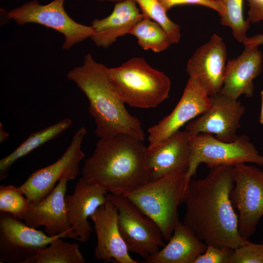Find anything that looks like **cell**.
<instances>
[{
	"mask_svg": "<svg viewBox=\"0 0 263 263\" xmlns=\"http://www.w3.org/2000/svg\"><path fill=\"white\" fill-rule=\"evenodd\" d=\"M84 127L74 134L72 141L61 156L55 163L32 173L25 182L19 186L29 203L38 202L46 196L62 179H75L79 173V163L85 156L81 149L83 140L87 134Z\"/></svg>",
	"mask_w": 263,
	"mask_h": 263,
	"instance_id": "cell-10",
	"label": "cell"
},
{
	"mask_svg": "<svg viewBox=\"0 0 263 263\" xmlns=\"http://www.w3.org/2000/svg\"><path fill=\"white\" fill-rule=\"evenodd\" d=\"M190 157L189 134L186 130L177 131L154 147H147L145 164L150 181L174 171H188Z\"/></svg>",
	"mask_w": 263,
	"mask_h": 263,
	"instance_id": "cell-17",
	"label": "cell"
},
{
	"mask_svg": "<svg viewBox=\"0 0 263 263\" xmlns=\"http://www.w3.org/2000/svg\"><path fill=\"white\" fill-rule=\"evenodd\" d=\"M9 137L8 133L3 129L2 124L0 123V143H3L6 141Z\"/></svg>",
	"mask_w": 263,
	"mask_h": 263,
	"instance_id": "cell-33",
	"label": "cell"
},
{
	"mask_svg": "<svg viewBox=\"0 0 263 263\" xmlns=\"http://www.w3.org/2000/svg\"><path fill=\"white\" fill-rule=\"evenodd\" d=\"M262 243H263V240L261 242Z\"/></svg>",
	"mask_w": 263,
	"mask_h": 263,
	"instance_id": "cell-37",
	"label": "cell"
},
{
	"mask_svg": "<svg viewBox=\"0 0 263 263\" xmlns=\"http://www.w3.org/2000/svg\"><path fill=\"white\" fill-rule=\"evenodd\" d=\"M107 73L120 97L132 107L154 108L169 97V77L143 57H133L118 67L108 68Z\"/></svg>",
	"mask_w": 263,
	"mask_h": 263,
	"instance_id": "cell-5",
	"label": "cell"
},
{
	"mask_svg": "<svg viewBox=\"0 0 263 263\" xmlns=\"http://www.w3.org/2000/svg\"><path fill=\"white\" fill-rule=\"evenodd\" d=\"M108 193L101 187L81 177L73 194L65 196L68 219L77 240L84 243L89 239L93 230L87 219L106 202Z\"/></svg>",
	"mask_w": 263,
	"mask_h": 263,
	"instance_id": "cell-18",
	"label": "cell"
},
{
	"mask_svg": "<svg viewBox=\"0 0 263 263\" xmlns=\"http://www.w3.org/2000/svg\"><path fill=\"white\" fill-rule=\"evenodd\" d=\"M249 9L247 19L250 22L263 21V3L256 2L251 0H247Z\"/></svg>",
	"mask_w": 263,
	"mask_h": 263,
	"instance_id": "cell-31",
	"label": "cell"
},
{
	"mask_svg": "<svg viewBox=\"0 0 263 263\" xmlns=\"http://www.w3.org/2000/svg\"><path fill=\"white\" fill-rule=\"evenodd\" d=\"M168 243L145 260L146 263H194L204 253L207 245L179 220Z\"/></svg>",
	"mask_w": 263,
	"mask_h": 263,
	"instance_id": "cell-21",
	"label": "cell"
},
{
	"mask_svg": "<svg viewBox=\"0 0 263 263\" xmlns=\"http://www.w3.org/2000/svg\"><path fill=\"white\" fill-rule=\"evenodd\" d=\"M256 2L263 3V0H251Z\"/></svg>",
	"mask_w": 263,
	"mask_h": 263,
	"instance_id": "cell-36",
	"label": "cell"
},
{
	"mask_svg": "<svg viewBox=\"0 0 263 263\" xmlns=\"http://www.w3.org/2000/svg\"><path fill=\"white\" fill-rule=\"evenodd\" d=\"M244 47H259L263 44V34H259L247 37L244 41Z\"/></svg>",
	"mask_w": 263,
	"mask_h": 263,
	"instance_id": "cell-32",
	"label": "cell"
},
{
	"mask_svg": "<svg viewBox=\"0 0 263 263\" xmlns=\"http://www.w3.org/2000/svg\"><path fill=\"white\" fill-rule=\"evenodd\" d=\"M230 263H263V243L249 241L235 249Z\"/></svg>",
	"mask_w": 263,
	"mask_h": 263,
	"instance_id": "cell-28",
	"label": "cell"
},
{
	"mask_svg": "<svg viewBox=\"0 0 263 263\" xmlns=\"http://www.w3.org/2000/svg\"><path fill=\"white\" fill-rule=\"evenodd\" d=\"M189 139L191 157L187 173L191 177L201 163L210 169L246 163L263 166V156L246 135L238 136L231 142L222 141L213 134L205 132L189 134Z\"/></svg>",
	"mask_w": 263,
	"mask_h": 263,
	"instance_id": "cell-6",
	"label": "cell"
},
{
	"mask_svg": "<svg viewBox=\"0 0 263 263\" xmlns=\"http://www.w3.org/2000/svg\"><path fill=\"white\" fill-rule=\"evenodd\" d=\"M260 95L262 101V106L259 117V122L261 124H263V90L261 92Z\"/></svg>",
	"mask_w": 263,
	"mask_h": 263,
	"instance_id": "cell-34",
	"label": "cell"
},
{
	"mask_svg": "<svg viewBox=\"0 0 263 263\" xmlns=\"http://www.w3.org/2000/svg\"><path fill=\"white\" fill-rule=\"evenodd\" d=\"M63 234L53 237L27 225L12 214H0V261L8 263H26L37 251L48 246Z\"/></svg>",
	"mask_w": 263,
	"mask_h": 263,
	"instance_id": "cell-11",
	"label": "cell"
},
{
	"mask_svg": "<svg viewBox=\"0 0 263 263\" xmlns=\"http://www.w3.org/2000/svg\"><path fill=\"white\" fill-rule=\"evenodd\" d=\"M107 68L87 53L82 64L70 70L67 78L87 98L88 111L95 124L96 137L106 139L126 133L143 141L145 135L141 123L126 110L125 103L110 81Z\"/></svg>",
	"mask_w": 263,
	"mask_h": 263,
	"instance_id": "cell-3",
	"label": "cell"
},
{
	"mask_svg": "<svg viewBox=\"0 0 263 263\" xmlns=\"http://www.w3.org/2000/svg\"><path fill=\"white\" fill-rule=\"evenodd\" d=\"M69 118H65L39 131L31 133L12 152L0 161V180L8 176L12 165L18 159L26 156L36 149L54 139L67 130L72 125Z\"/></svg>",
	"mask_w": 263,
	"mask_h": 263,
	"instance_id": "cell-22",
	"label": "cell"
},
{
	"mask_svg": "<svg viewBox=\"0 0 263 263\" xmlns=\"http://www.w3.org/2000/svg\"><path fill=\"white\" fill-rule=\"evenodd\" d=\"M143 141L126 133L99 139L84 162L82 177L108 193L125 195L150 181Z\"/></svg>",
	"mask_w": 263,
	"mask_h": 263,
	"instance_id": "cell-2",
	"label": "cell"
},
{
	"mask_svg": "<svg viewBox=\"0 0 263 263\" xmlns=\"http://www.w3.org/2000/svg\"><path fill=\"white\" fill-rule=\"evenodd\" d=\"M76 0L79 1V0ZM97 0L98 1H108V2H112L116 3V2H118L123 1L124 0Z\"/></svg>",
	"mask_w": 263,
	"mask_h": 263,
	"instance_id": "cell-35",
	"label": "cell"
},
{
	"mask_svg": "<svg viewBox=\"0 0 263 263\" xmlns=\"http://www.w3.org/2000/svg\"><path fill=\"white\" fill-rule=\"evenodd\" d=\"M166 12L172 7L183 4H195L205 6L216 11L220 17L225 14L224 6L214 0H158Z\"/></svg>",
	"mask_w": 263,
	"mask_h": 263,
	"instance_id": "cell-30",
	"label": "cell"
},
{
	"mask_svg": "<svg viewBox=\"0 0 263 263\" xmlns=\"http://www.w3.org/2000/svg\"><path fill=\"white\" fill-rule=\"evenodd\" d=\"M211 105L210 96L196 79L189 77L179 101L171 113L148 129L147 147L152 148L159 145L184 124L207 111Z\"/></svg>",
	"mask_w": 263,
	"mask_h": 263,
	"instance_id": "cell-13",
	"label": "cell"
},
{
	"mask_svg": "<svg viewBox=\"0 0 263 263\" xmlns=\"http://www.w3.org/2000/svg\"><path fill=\"white\" fill-rule=\"evenodd\" d=\"M234 185L230 193L238 212V229L247 240L253 235L263 216V170L241 163L233 166Z\"/></svg>",
	"mask_w": 263,
	"mask_h": 263,
	"instance_id": "cell-9",
	"label": "cell"
},
{
	"mask_svg": "<svg viewBox=\"0 0 263 263\" xmlns=\"http://www.w3.org/2000/svg\"><path fill=\"white\" fill-rule=\"evenodd\" d=\"M61 238H56L46 247L39 249L26 263H85L79 244L64 242Z\"/></svg>",
	"mask_w": 263,
	"mask_h": 263,
	"instance_id": "cell-24",
	"label": "cell"
},
{
	"mask_svg": "<svg viewBox=\"0 0 263 263\" xmlns=\"http://www.w3.org/2000/svg\"><path fill=\"white\" fill-rule=\"evenodd\" d=\"M226 47L223 39L213 34L206 43L196 49L188 60L186 71L196 79L209 96L220 92L225 78Z\"/></svg>",
	"mask_w": 263,
	"mask_h": 263,
	"instance_id": "cell-14",
	"label": "cell"
},
{
	"mask_svg": "<svg viewBox=\"0 0 263 263\" xmlns=\"http://www.w3.org/2000/svg\"><path fill=\"white\" fill-rule=\"evenodd\" d=\"M210 169L205 177L191 180L184 201L183 223L207 245L235 249L249 241L239 233L238 216L230 198L233 166Z\"/></svg>",
	"mask_w": 263,
	"mask_h": 263,
	"instance_id": "cell-1",
	"label": "cell"
},
{
	"mask_svg": "<svg viewBox=\"0 0 263 263\" xmlns=\"http://www.w3.org/2000/svg\"><path fill=\"white\" fill-rule=\"evenodd\" d=\"M146 17L158 23L165 31L172 43L179 42V25L171 20L158 0H134Z\"/></svg>",
	"mask_w": 263,
	"mask_h": 263,
	"instance_id": "cell-26",
	"label": "cell"
},
{
	"mask_svg": "<svg viewBox=\"0 0 263 263\" xmlns=\"http://www.w3.org/2000/svg\"><path fill=\"white\" fill-rule=\"evenodd\" d=\"M234 249L207 245L205 252L199 255L194 263H230Z\"/></svg>",
	"mask_w": 263,
	"mask_h": 263,
	"instance_id": "cell-29",
	"label": "cell"
},
{
	"mask_svg": "<svg viewBox=\"0 0 263 263\" xmlns=\"http://www.w3.org/2000/svg\"><path fill=\"white\" fill-rule=\"evenodd\" d=\"M145 17L134 0L116 2L110 15L91 22L94 33L90 38L96 46L107 48L118 38L128 34L130 29Z\"/></svg>",
	"mask_w": 263,
	"mask_h": 263,
	"instance_id": "cell-20",
	"label": "cell"
},
{
	"mask_svg": "<svg viewBox=\"0 0 263 263\" xmlns=\"http://www.w3.org/2000/svg\"><path fill=\"white\" fill-rule=\"evenodd\" d=\"M97 238L95 258L104 262L138 263L129 254L118 226V211L115 204L108 199L90 216Z\"/></svg>",
	"mask_w": 263,
	"mask_h": 263,
	"instance_id": "cell-16",
	"label": "cell"
},
{
	"mask_svg": "<svg viewBox=\"0 0 263 263\" xmlns=\"http://www.w3.org/2000/svg\"><path fill=\"white\" fill-rule=\"evenodd\" d=\"M263 55L259 47H244L242 54L229 60L220 93L234 99L242 94L251 97L254 94V79L262 72Z\"/></svg>",
	"mask_w": 263,
	"mask_h": 263,
	"instance_id": "cell-19",
	"label": "cell"
},
{
	"mask_svg": "<svg viewBox=\"0 0 263 263\" xmlns=\"http://www.w3.org/2000/svg\"><path fill=\"white\" fill-rule=\"evenodd\" d=\"M211 105L205 113L188 122L186 131L189 134L205 132L215 134L225 142L234 141L240 127V120L245 108L240 101L220 93L210 96Z\"/></svg>",
	"mask_w": 263,
	"mask_h": 263,
	"instance_id": "cell-12",
	"label": "cell"
},
{
	"mask_svg": "<svg viewBox=\"0 0 263 263\" xmlns=\"http://www.w3.org/2000/svg\"><path fill=\"white\" fill-rule=\"evenodd\" d=\"M191 180L187 171H174L124 196L157 224L168 241L179 221L178 208L184 203Z\"/></svg>",
	"mask_w": 263,
	"mask_h": 263,
	"instance_id": "cell-4",
	"label": "cell"
},
{
	"mask_svg": "<svg viewBox=\"0 0 263 263\" xmlns=\"http://www.w3.org/2000/svg\"><path fill=\"white\" fill-rule=\"evenodd\" d=\"M128 34L136 38L139 45L143 49L155 53L166 50L172 44L164 29L146 17L137 22L130 29Z\"/></svg>",
	"mask_w": 263,
	"mask_h": 263,
	"instance_id": "cell-23",
	"label": "cell"
},
{
	"mask_svg": "<svg viewBox=\"0 0 263 263\" xmlns=\"http://www.w3.org/2000/svg\"><path fill=\"white\" fill-rule=\"evenodd\" d=\"M222 4L225 9V15L220 21L224 26L229 27L234 38L243 43L247 38L246 33L250 22L243 16L244 0H214Z\"/></svg>",
	"mask_w": 263,
	"mask_h": 263,
	"instance_id": "cell-25",
	"label": "cell"
},
{
	"mask_svg": "<svg viewBox=\"0 0 263 263\" xmlns=\"http://www.w3.org/2000/svg\"><path fill=\"white\" fill-rule=\"evenodd\" d=\"M65 0H53L45 5L33 0L5 12L7 19H13L19 25L36 23L51 28L62 34L64 37L63 50H69L94 34L91 26L80 24L72 19L66 12Z\"/></svg>",
	"mask_w": 263,
	"mask_h": 263,
	"instance_id": "cell-7",
	"label": "cell"
},
{
	"mask_svg": "<svg viewBox=\"0 0 263 263\" xmlns=\"http://www.w3.org/2000/svg\"><path fill=\"white\" fill-rule=\"evenodd\" d=\"M19 187L13 185L0 186V211L12 214L22 219L27 210L29 202Z\"/></svg>",
	"mask_w": 263,
	"mask_h": 263,
	"instance_id": "cell-27",
	"label": "cell"
},
{
	"mask_svg": "<svg viewBox=\"0 0 263 263\" xmlns=\"http://www.w3.org/2000/svg\"><path fill=\"white\" fill-rule=\"evenodd\" d=\"M107 197L117 208L119 230L129 251L145 260L165 245L157 224L128 198L111 193Z\"/></svg>",
	"mask_w": 263,
	"mask_h": 263,
	"instance_id": "cell-8",
	"label": "cell"
},
{
	"mask_svg": "<svg viewBox=\"0 0 263 263\" xmlns=\"http://www.w3.org/2000/svg\"><path fill=\"white\" fill-rule=\"evenodd\" d=\"M68 181L62 179L44 198L35 203H29L22 220L28 226L45 227L47 235L59 234L66 238L77 239L68 219L65 197Z\"/></svg>",
	"mask_w": 263,
	"mask_h": 263,
	"instance_id": "cell-15",
	"label": "cell"
}]
</instances>
